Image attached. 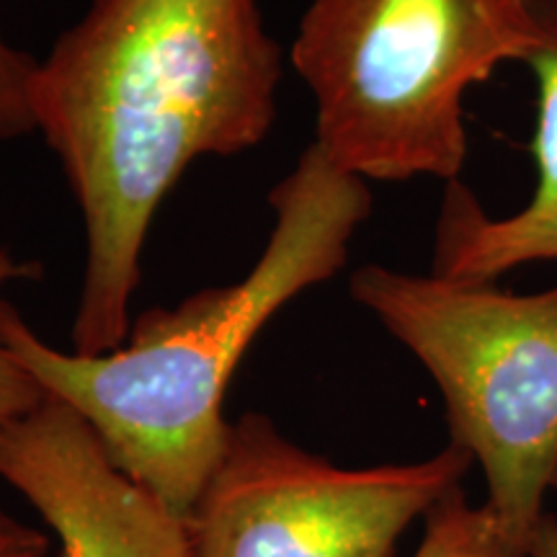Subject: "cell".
Instances as JSON below:
<instances>
[{"mask_svg": "<svg viewBox=\"0 0 557 557\" xmlns=\"http://www.w3.org/2000/svg\"><path fill=\"white\" fill-rule=\"evenodd\" d=\"M282 73L259 0H94L37 62L34 132L86 227L75 354L127 341L160 205L194 160L269 137Z\"/></svg>", "mask_w": 557, "mask_h": 557, "instance_id": "1", "label": "cell"}, {"mask_svg": "<svg viewBox=\"0 0 557 557\" xmlns=\"http://www.w3.org/2000/svg\"><path fill=\"white\" fill-rule=\"evenodd\" d=\"M269 207L274 227L246 276L139 312L114 351L54 348L0 297V336L13 357L96 431L116 468L184 519L225 455L235 369L276 312L346 267L372 191L310 143Z\"/></svg>", "mask_w": 557, "mask_h": 557, "instance_id": "2", "label": "cell"}, {"mask_svg": "<svg viewBox=\"0 0 557 557\" xmlns=\"http://www.w3.org/2000/svg\"><path fill=\"white\" fill-rule=\"evenodd\" d=\"M532 45V0H310L289 62L333 165L451 184L470 150L465 96Z\"/></svg>", "mask_w": 557, "mask_h": 557, "instance_id": "3", "label": "cell"}, {"mask_svg": "<svg viewBox=\"0 0 557 557\" xmlns=\"http://www.w3.org/2000/svg\"><path fill=\"white\" fill-rule=\"evenodd\" d=\"M348 289L436 382L449 444L480 465L483 506L527 557L557 491V287L519 295L367 263Z\"/></svg>", "mask_w": 557, "mask_h": 557, "instance_id": "4", "label": "cell"}, {"mask_svg": "<svg viewBox=\"0 0 557 557\" xmlns=\"http://www.w3.org/2000/svg\"><path fill=\"white\" fill-rule=\"evenodd\" d=\"M470 468L455 444L421 462L338 468L246 413L189 517L191 557H398L406 529Z\"/></svg>", "mask_w": 557, "mask_h": 557, "instance_id": "5", "label": "cell"}, {"mask_svg": "<svg viewBox=\"0 0 557 557\" xmlns=\"http://www.w3.org/2000/svg\"><path fill=\"white\" fill-rule=\"evenodd\" d=\"M0 478L52 527L62 557H191L189 519L116 468L96 431L50 395L0 431Z\"/></svg>", "mask_w": 557, "mask_h": 557, "instance_id": "6", "label": "cell"}, {"mask_svg": "<svg viewBox=\"0 0 557 557\" xmlns=\"http://www.w3.org/2000/svg\"><path fill=\"white\" fill-rule=\"evenodd\" d=\"M532 13L534 45L521 65L537 83L534 191L517 212L491 218L462 181L447 184L434 233L436 276L498 282L527 263L557 261V0H532Z\"/></svg>", "mask_w": 557, "mask_h": 557, "instance_id": "7", "label": "cell"}, {"mask_svg": "<svg viewBox=\"0 0 557 557\" xmlns=\"http://www.w3.org/2000/svg\"><path fill=\"white\" fill-rule=\"evenodd\" d=\"M413 557H519L485 506H470L462 487L438 500Z\"/></svg>", "mask_w": 557, "mask_h": 557, "instance_id": "8", "label": "cell"}, {"mask_svg": "<svg viewBox=\"0 0 557 557\" xmlns=\"http://www.w3.org/2000/svg\"><path fill=\"white\" fill-rule=\"evenodd\" d=\"M39 274L41 267L37 261L13 259L9 250L0 248V289L13 282H24V278H37ZM45 400L47 389L39 385L29 369L13 357V351L0 336V431L32 413Z\"/></svg>", "mask_w": 557, "mask_h": 557, "instance_id": "9", "label": "cell"}, {"mask_svg": "<svg viewBox=\"0 0 557 557\" xmlns=\"http://www.w3.org/2000/svg\"><path fill=\"white\" fill-rule=\"evenodd\" d=\"M37 58L13 47L0 32V143H11L34 132L29 88Z\"/></svg>", "mask_w": 557, "mask_h": 557, "instance_id": "10", "label": "cell"}, {"mask_svg": "<svg viewBox=\"0 0 557 557\" xmlns=\"http://www.w3.org/2000/svg\"><path fill=\"white\" fill-rule=\"evenodd\" d=\"M50 537L0 504V557H47Z\"/></svg>", "mask_w": 557, "mask_h": 557, "instance_id": "11", "label": "cell"}, {"mask_svg": "<svg viewBox=\"0 0 557 557\" xmlns=\"http://www.w3.org/2000/svg\"><path fill=\"white\" fill-rule=\"evenodd\" d=\"M527 557H557V517L545 513L534 532L532 545H529Z\"/></svg>", "mask_w": 557, "mask_h": 557, "instance_id": "12", "label": "cell"}]
</instances>
